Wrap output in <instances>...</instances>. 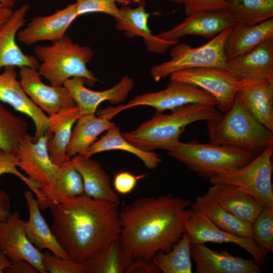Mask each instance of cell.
I'll return each instance as SVG.
<instances>
[{
  "label": "cell",
  "instance_id": "cell-28",
  "mask_svg": "<svg viewBox=\"0 0 273 273\" xmlns=\"http://www.w3.org/2000/svg\"><path fill=\"white\" fill-rule=\"evenodd\" d=\"M271 37H273L272 18L252 25L236 23L225 41V56L229 59L243 54Z\"/></svg>",
  "mask_w": 273,
  "mask_h": 273
},
{
  "label": "cell",
  "instance_id": "cell-43",
  "mask_svg": "<svg viewBox=\"0 0 273 273\" xmlns=\"http://www.w3.org/2000/svg\"><path fill=\"white\" fill-rule=\"evenodd\" d=\"M161 272L152 260L140 259L131 261L125 273H157Z\"/></svg>",
  "mask_w": 273,
  "mask_h": 273
},
{
  "label": "cell",
  "instance_id": "cell-20",
  "mask_svg": "<svg viewBox=\"0 0 273 273\" xmlns=\"http://www.w3.org/2000/svg\"><path fill=\"white\" fill-rule=\"evenodd\" d=\"M226 67L239 80H273V37L247 53L227 59Z\"/></svg>",
  "mask_w": 273,
  "mask_h": 273
},
{
  "label": "cell",
  "instance_id": "cell-16",
  "mask_svg": "<svg viewBox=\"0 0 273 273\" xmlns=\"http://www.w3.org/2000/svg\"><path fill=\"white\" fill-rule=\"evenodd\" d=\"M16 67L8 66L0 73V102L11 105L16 111L31 118L35 127L33 141L46 134L50 128L49 116L37 107L17 79Z\"/></svg>",
  "mask_w": 273,
  "mask_h": 273
},
{
  "label": "cell",
  "instance_id": "cell-21",
  "mask_svg": "<svg viewBox=\"0 0 273 273\" xmlns=\"http://www.w3.org/2000/svg\"><path fill=\"white\" fill-rule=\"evenodd\" d=\"M30 5L25 4L13 12L0 27V70L8 66L38 68L39 62L33 56L24 54L16 41L18 31L25 25Z\"/></svg>",
  "mask_w": 273,
  "mask_h": 273
},
{
  "label": "cell",
  "instance_id": "cell-7",
  "mask_svg": "<svg viewBox=\"0 0 273 273\" xmlns=\"http://www.w3.org/2000/svg\"><path fill=\"white\" fill-rule=\"evenodd\" d=\"M232 27L196 48L185 43L173 45L169 52L171 60L151 68L152 77L155 81H159L173 73L187 69L210 67L226 69L228 59L224 53V43Z\"/></svg>",
  "mask_w": 273,
  "mask_h": 273
},
{
  "label": "cell",
  "instance_id": "cell-48",
  "mask_svg": "<svg viewBox=\"0 0 273 273\" xmlns=\"http://www.w3.org/2000/svg\"><path fill=\"white\" fill-rule=\"evenodd\" d=\"M167 1L169 2L175 3L177 4H184L186 0H167Z\"/></svg>",
  "mask_w": 273,
  "mask_h": 273
},
{
  "label": "cell",
  "instance_id": "cell-33",
  "mask_svg": "<svg viewBox=\"0 0 273 273\" xmlns=\"http://www.w3.org/2000/svg\"><path fill=\"white\" fill-rule=\"evenodd\" d=\"M191 244L189 235L185 232L170 251L157 252L152 261L164 273H192Z\"/></svg>",
  "mask_w": 273,
  "mask_h": 273
},
{
  "label": "cell",
  "instance_id": "cell-36",
  "mask_svg": "<svg viewBox=\"0 0 273 273\" xmlns=\"http://www.w3.org/2000/svg\"><path fill=\"white\" fill-rule=\"evenodd\" d=\"M59 167V171L54 184L51 187H40L39 191L55 192L70 196L83 195L82 177L70 160Z\"/></svg>",
  "mask_w": 273,
  "mask_h": 273
},
{
  "label": "cell",
  "instance_id": "cell-12",
  "mask_svg": "<svg viewBox=\"0 0 273 273\" xmlns=\"http://www.w3.org/2000/svg\"><path fill=\"white\" fill-rule=\"evenodd\" d=\"M19 82L33 103L49 116L76 106L68 89L64 85H48L41 81L37 69L20 68Z\"/></svg>",
  "mask_w": 273,
  "mask_h": 273
},
{
  "label": "cell",
  "instance_id": "cell-30",
  "mask_svg": "<svg viewBox=\"0 0 273 273\" xmlns=\"http://www.w3.org/2000/svg\"><path fill=\"white\" fill-rule=\"evenodd\" d=\"M191 208L202 212L217 226L228 233L245 238L252 237V223L237 217L206 194L198 196Z\"/></svg>",
  "mask_w": 273,
  "mask_h": 273
},
{
  "label": "cell",
  "instance_id": "cell-26",
  "mask_svg": "<svg viewBox=\"0 0 273 273\" xmlns=\"http://www.w3.org/2000/svg\"><path fill=\"white\" fill-rule=\"evenodd\" d=\"M80 116L77 106L49 116L50 128L47 133L52 136L48 141V149L51 161L58 166L71 159L66 154V149L73 126Z\"/></svg>",
  "mask_w": 273,
  "mask_h": 273
},
{
  "label": "cell",
  "instance_id": "cell-18",
  "mask_svg": "<svg viewBox=\"0 0 273 273\" xmlns=\"http://www.w3.org/2000/svg\"><path fill=\"white\" fill-rule=\"evenodd\" d=\"M85 83L84 78L74 77L63 84L74 98L80 116L95 114L98 106L105 101H109L112 104L122 103L134 86L133 79L127 75L113 87L103 91L89 89L84 86Z\"/></svg>",
  "mask_w": 273,
  "mask_h": 273
},
{
  "label": "cell",
  "instance_id": "cell-2",
  "mask_svg": "<svg viewBox=\"0 0 273 273\" xmlns=\"http://www.w3.org/2000/svg\"><path fill=\"white\" fill-rule=\"evenodd\" d=\"M193 202L171 194L139 198L119 211V241L127 266L168 252L186 232Z\"/></svg>",
  "mask_w": 273,
  "mask_h": 273
},
{
  "label": "cell",
  "instance_id": "cell-45",
  "mask_svg": "<svg viewBox=\"0 0 273 273\" xmlns=\"http://www.w3.org/2000/svg\"><path fill=\"white\" fill-rule=\"evenodd\" d=\"M13 12V8L0 3V27L10 18Z\"/></svg>",
  "mask_w": 273,
  "mask_h": 273
},
{
  "label": "cell",
  "instance_id": "cell-38",
  "mask_svg": "<svg viewBox=\"0 0 273 273\" xmlns=\"http://www.w3.org/2000/svg\"><path fill=\"white\" fill-rule=\"evenodd\" d=\"M252 224V238L267 256L273 251V209L264 207Z\"/></svg>",
  "mask_w": 273,
  "mask_h": 273
},
{
  "label": "cell",
  "instance_id": "cell-22",
  "mask_svg": "<svg viewBox=\"0 0 273 273\" xmlns=\"http://www.w3.org/2000/svg\"><path fill=\"white\" fill-rule=\"evenodd\" d=\"M119 10V16L114 18L115 28L128 38L142 37L149 52L163 53L179 42L164 40L153 34L148 25L150 14L146 11L145 0L135 8L123 6Z\"/></svg>",
  "mask_w": 273,
  "mask_h": 273
},
{
  "label": "cell",
  "instance_id": "cell-39",
  "mask_svg": "<svg viewBox=\"0 0 273 273\" xmlns=\"http://www.w3.org/2000/svg\"><path fill=\"white\" fill-rule=\"evenodd\" d=\"M77 16L90 13H103L116 18L119 16L120 10L116 3L123 6L129 4L125 0H75Z\"/></svg>",
  "mask_w": 273,
  "mask_h": 273
},
{
  "label": "cell",
  "instance_id": "cell-31",
  "mask_svg": "<svg viewBox=\"0 0 273 273\" xmlns=\"http://www.w3.org/2000/svg\"><path fill=\"white\" fill-rule=\"evenodd\" d=\"M114 150H121L134 154L150 169H155L162 161L160 156L154 152L141 150L128 142L116 125L107 130L106 133L93 143L82 155L90 157L98 153Z\"/></svg>",
  "mask_w": 273,
  "mask_h": 273
},
{
  "label": "cell",
  "instance_id": "cell-34",
  "mask_svg": "<svg viewBox=\"0 0 273 273\" xmlns=\"http://www.w3.org/2000/svg\"><path fill=\"white\" fill-rule=\"evenodd\" d=\"M28 134L27 123L7 110L0 102V151L16 154Z\"/></svg>",
  "mask_w": 273,
  "mask_h": 273
},
{
  "label": "cell",
  "instance_id": "cell-17",
  "mask_svg": "<svg viewBox=\"0 0 273 273\" xmlns=\"http://www.w3.org/2000/svg\"><path fill=\"white\" fill-rule=\"evenodd\" d=\"M236 22L225 10L202 11L192 14L171 29L163 31L157 36L164 40L178 42L186 35H193L212 39L232 27Z\"/></svg>",
  "mask_w": 273,
  "mask_h": 273
},
{
  "label": "cell",
  "instance_id": "cell-1",
  "mask_svg": "<svg viewBox=\"0 0 273 273\" xmlns=\"http://www.w3.org/2000/svg\"><path fill=\"white\" fill-rule=\"evenodd\" d=\"M39 208H50L51 231L70 259L82 264L94 254L119 239V204L85 195L70 196L39 191Z\"/></svg>",
  "mask_w": 273,
  "mask_h": 273
},
{
  "label": "cell",
  "instance_id": "cell-40",
  "mask_svg": "<svg viewBox=\"0 0 273 273\" xmlns=\"http://www.w3.org/2000/svg\"><path fill=\"white\" fill-rule=\"evenodd\" d=\"M43 254L42 263L47 273H84L83 264L57 256L48 250Z\"/></svg>",
  "mask_w": 273,
  "mask_h": 273
},
{
  "label": "cell",
  "instance_id": "cell-41",
  "mask_svg": "<svg viewBox=\"0 0 273 273\" xmlns=\"http://www.w3.org/2000/svg\"><path fill=\"white\" fill-rule=\"evenodd\" d=\"M187 16L202 11H216L225 9V0H186L184 3Z\"/></svg>",
  "mask_w": 273,
  "mask_h": 273
},
{
  "label": "cell",
  "instance_id": "cell-29",
  "mask_svg": "<svg viewBox=\"0 0 273 273\" xmlns=\"http://www.w3.org/2000/svg\"><path fill=\"white\" fill-rule=\"evenodd\" d=\"M110 119L95 114L83 115L76 121L66 149V154L70 158L83 152L95 142L102 132L115 126Z\"/></svg>",
  "mask_w": 273,
  "mask_h": 273
},
{
  "label": "cell",
  "instance_id": "cell-42",
  "mask_svg": "<svg viewBox=\"0 0 273 273\" xmlns=\"http://www.w3.org/2000/svg\"><path fill=\"white\" fill-rule=\"evenodd\" d=\"M146 174L135 176L127 171H121L115 174L113 179V187L117 193L126 195L131 193L136 187L139 179Z\"/></svg>",
  "mask_w": 273,
  "mask_h": 273
},
{
  "label": "cell",
  "instance_id": "cell-46",
  "mask_svg": "<svg viewBox=\"0 0 273 273\" xmlns=\"http://www.w3.org/2000/svg\"><path fill=\"white\" fill-rule=\"evenodd\" d=\"M12 262L0 247V273L4 272L5 269L10 266Z\"/></svg>",
  "mask_w": 273,
  "mask_h": 273
},
{
  "label": "cell",
  "instance_id": "cell-23",
  "mask_svg": "<svg viewBox=\"0 0 273 273\" xmlns=\"http://www.w3.org/2000/svg\"><path fill=\"white\" fill-rule=\"evenodd\" d=\"M206 194L239 219L253 223L264 206L252 195L228 184H211Z\"/></svg>",
  "mask_w": 273,
  "mask_h": 273
},
{
  "label": "cell",
  "instance_id": "cell-25",
  "mask_svg": "<svg viewBox=\"0 0 273 273\" xmlns=\"http://www.w3.org/2000/svg\"><path fill=\"white\" fill-rule=\"evenodd\" d=\"M70 161L82 177L84 195L96 200L120 204L117 194L111 188L110 176L100 163L82 155L72 157Z\"/></svg>",
  "mask_w": 273,
  "mask_h": 273
},
{
  "label": "cell",
  "instance_id": "cell-27",
  "mask_svg": "<svg viewBox=\"0 0 273 273\" xmlns=\"http://www.w3.org/2000/svg\"><path fill=\"white\" fill-rule=\"evenodd\" d=\"M24 197L29 209V219L25 221L24 226L28 240L40 251L47 249L57 256L70 259L59 244L42 216L38 201L34 197L32 191H26Z\"/></svg>",
  "mask_w": 273,
  "mask_h": 273
},
{
  "label": "cell",
  "instance_id": "cell-9",
  "mask_svg": "<svg viewBox=\"0 0 273 273\" xmlns=\"http://www.w3.org/2000/svg\"><path fill=\"white\" fill-rule=\"evenodd\" d=\"M272 154L273 144L267 146L245 165L211 178L209 182L235 186L252 195L264 207L273 209Z\"/></svg>",
  "mask_w": 273,
  "mask_h": 273
},
{
  "label": "cell",
  "instance_id": "cell-37",
  "mask_svg": "<svg viewBox=\"0 0 273 273\" xmlns=\"http://www.w3.org/2000/svg\"><path fill=\"white\" fill-rule=\"evenodd\" d=\"M18 161L16 154L0 151V176L11 174L19 178L25 183L35 195L38 192L39 187L22 174L18 169ZM9 199L3 191H0V221L7 218L9 211Z\"/></svg>",
  "mask_w": 273,
  "mask_h": 273
},
{
  "label": "cell",
  "instance_id": "cell-3",
  "mask_svg": "<svg viewBox=\"0 0 273 273\" xmlns=\"http://www.w3.org/2000/svg\"><path fill=\"white\" fill-rule=\"evenodd\" d=\"M222 115L214 106L188 104L172 110L168 114L156 111L150 119L136 129L121 133L128 142L141 150L167 152L180 141L188 125L199 121L216 120Z\"/></svg>",
  "mask_w": 273,
  "mask_h": 273
},
{
  "label": "cell",
  "instance_id": "cell-24",
  "mask_svg": "<svg viewBox=\"0 0 273 273\" xmlns=\"http://www.w3.org/2000/svg\"><path fill=\"white\" fill-rule=\"evenodd\" d=\"M236 95L254 118L273 132V80H244Z\"/></svg>",
  "mask_w": 273,
  "mask_h": 273
},
{
  "label": "cell",
  "instance_id": "cell-10",
  "mask_svg": "<svg viewBox=\"0 0 273 273\" xmlns=\"http://www.w3.org/2000/svg\"><path fill=\"white\" fill-rule=\"evenodd\" d=\"M169 81L193 85L206 91L216 99V108L222 113L231 108L244 81L228 69L215 67L177 71L169 75Z\"/></svg>",
  "mask_w": 273,
  "mask_h": 273
},
{
  "label": "cell",
  "instance_id": "cell-19",
  "mask_svg": "<svg viewBox=\"0 0 273 273\" xmlns=\"http://www.w3.org/2000/svg\"><path fill=\"white\" fill-rule=\"evenodd\" d=\"M196 273H260V265L254 259L234 256L225 251L213 250L204 244H191Z\"/></svg>",
  "mask_w": 273,
  "mask_h": 273
},
{
  "label": "cell",
  "instance_id": "cell-49",
  "mask_svg": "<svg viewBox=\"0 0 273 273\" xmlns=\"http://www.w3.org/2000/svg\"><path fill=\"white\" fill-rule=\"evenodd\" d=\"M130 3L139 4L142 0H125Z\"/></svg>",
  "mask_w": 273,
  "mask_h": 273
},
{
  "label": "cell",
  "instance_id": "cell-11",
  "mask_svg": "<svg viewBox=\"0 0 273 273\" xmlns=\"http://www.w3.org/2000/svg\"><path fill=\"white\" fill-rule=\"evenodd\" d=\"M51 136L46 133L34 142L28 133L20 143L16 153L18 167L39 188L52 186L60 169L52 162L48 152L47 143Z\"/></svg>",
  "mask_w": 273,
  "mask_h": 273
},
{
  "label": "cell",
  "instance_id": "cell-15",
  "mask_svg": "<svg viewBox=\"0 0 273 273\" xmlns=\"http://www.w3.org/2000/svg\"><path fill=\"white\" fill-rule=\"evenodd\" d=\"M77 17L75 3L50 15L34 17L18 31L17 39L27 46L42 41L55 42L66 35L67 30Z\"/></svg>",
  "mask_w": 273,
  "mask_h": 273
},
{
  "label": "cell",
  "instance_id": "cell-44",
  "mask_svg": "<svg viewBox=\"0 0 273 273\" xmlns=\"http://www.w3.org/2000/svg\"><path fill=\"white\" fill-rule=\"evenodd\" d=\"M4 272L8 273H38V270L33 265L25 260L12 262L10 266Z\"/></svg>",
  "mask_w": 273,
  "mask_h": 273
},
{
  "label": "cell",
  "instance_id": "cell-14",
  "mask_svg": "<svg viewBox=\"0 0 273 273\" xmlns=\"http://www.w3.org/2000/svg\"><path fill=\"white\" fill-rule=\"evenodd\" d=\"M25 221L18 211L0 221V247L12 262L25 260L39 272L47 273L42 263L43 254L28 240L25 232Z\"/></svg>",
  "mask_w": 273,
  "mask_h": 273
},
{
  "label": "cell",
  "instance_id": "cell-6",
  "mask_svg": "<svg viewBox=\"0 0 273 273\" xmlns=\"http://www.w3.org/2000/svg\"><path fill=\"white\" fill-rule=\"evenodd\" d=\"M167 153L190 170L209 180L241 167L257 155L239 147L204 144L196 140L179 141Z\"/></svg>",
  "mask_w": 273,
  "mask_h": 273
},
{
  "label": "cell",
  "instance_id": "cell-8",
  "mask_svg": "<svg viewBox=\"0 0 273 273\" xmlns=\"http://www.w3.org/2000/svg\"><path fill=\"white\" fill-rule=\"evenodd\" d=\"M191 104L217 106L216 99L202 89L193 85L170 81L166 88L161 90L137 95L125 104L100 109L97 113L111 119L121 111L138 106H150L157 112H163Z\"/></svg>",
  "mask_w": 273,
  "mask_h": 273
},
{
  "label": "cell",
  "instance_id": "cell-32",
  "mask_svg": "<svg viewBox=\"0 0 273 273\" xmlns=\"http://www.w3.org/2000/svg\"><path fill=\"white\" fill-rule=\"evenodd\" d=\"M225 11L236 23L252 25L273 17V0H225Z\"/></svg>",
  "mask_w": 273,
  "mask_h": 273
},
{
  "label": "cell",
  "instance_id": "cell-13",
  "mask_svg": "<svg viewBox=\"0 0 273 273\" xmlns=\"http://www.w3.org/2000/svg\"><path fill=\"white\" fill-rule=\"evenodd\" d=\"M186 232L189 235L192 244L208 242L233 243L249 253L260 265L267 259L252 238L238 236L221 229L198 210L190 209L186 224Z\"/></svg>",
  "mask_w": 273,
  "mask_h": 273
},
{
  "label": "cell",
  "instance_id": "cell-47",
  "mask_svg": "<svg viewBox=\"0 0 273 273\" xmlns=\"http://www.w3.org/2000/svg\"><path fill=\"white\" fill-rule=\"evenodd\" d=\"M18 0H0V3L13 8Z\"/></svg>",
  "mask_w": 273,
  "mask_h": 273
},
{
  "label": "cell",
  "instance_id": "cell-4",
  "mask_svg": "<svg viewBox=\"0 0 273 273\" xmlns=\"http://www.w3.org/2000/svg\"><path fill=\"white\" fill-rule=\"evenodd\" d=\"M209 143L239 147L256 155L273 144V132L257 121L236 95L231 108L207 121Z\"/></svg>",
  "mask_w": 273,
  "mask_h": 273
},
{
  "label": "cell",
  "instance_id": "cell-5",
  "mask_svg": "<svg viewBox=\"0 0 273 273\" xmlns=\"http://www.w3.org/2000/svg\"><path fill=\"white\" fill-rule=\"evenodd\" d=\"M35 57L39 62L37 70L51 85H63L68 79L84 78L89 86L99 81L87 67L94 56L88 46L74 43L68 35L50 45H38L34 48Z\"/></svg>",
  "mask_w": 273,
  "mask_h": 273
},
{
  "label": "cell",
  "instance_id": "cell-35",
  "mask_svg": "<svg viewBox=\"0 0 273 273\" xmlns=\"http://www.w3.org/2000/svg\"><path fill=\"white\" fill-rule=\"evenodd\" d=\"M82 264L84 273H122L127 267L118 239L94 254Z\"/></svg>",
  "mask_w": 273,
  "mask_h": 273
}]
</instances>
